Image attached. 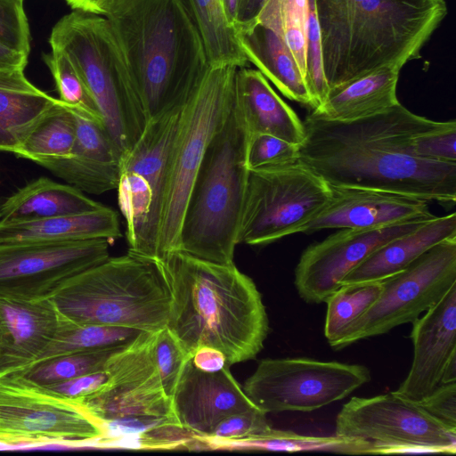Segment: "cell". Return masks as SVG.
Instances as JSON below:
<instances>
[{
    "instance_id": "6da1fadb",
    "label": "cell",
    "mask_w": 456,
    "mask_h": 456,
    "mask_svg": "<svg viewBox=\"0 0 456 456\" xmlns=\"http://www.w3.org/2000/svg\"><path fill=\"white\" fill-rule=\"evenodd\" d=\"M437 121L400 102L353 121L329 120L312 112L303 121L298 162L334 186L388 191L443 204L456 202V164L418 158L412 142Z\"/></svg>"
},
{
    "instance_id": "7a4b0ae2",
    "label": "cell",
    "mask_w": 456,
    "mask_h": 456,
    "mask_svg": "<svg viewBox=\"0 0 456 456\" xmlns=\"http://www.w3.org/2000/svg\"><path fill=\"white\" fill-rule=\"evenodd\" d=\"M171 294L167 327L191 357L201 346L222 351L231 366L263 349L269 321L255 282L234 264L174 251L157 261Z\"/></svg>"
},
{
    "instance_id": "3957f363",
    "label": "cell",
    "mask_w": 456,
    "mask_h": 456,
    "mask_svg": "<svg viewBox=\"0 0 456 456\" xmlns=\"http://www.w3.org/2000/svg\"><path fill=\"white\" fill-rule=\"evenodd\" d=\"M329 89L371 71L401 69L445 18L444 0H314Z\"/></svg>"
},
{
    "instance_id": "277c9868",
    "label": "cell",
    "mask_w": 456,
    "mask_h": 456,
    "mask_svg": "<svg viewBox=\"0 0 456 456\" xmlns=\"http://www.w3.org/2000/svg\"><path fill=\"white\" fill-rule=\"evenodd\" d=\"M103 16L120 45L146 123L184 102L209 67L187 0H111Z\"/></svg>"
},
{
    "instance_id": "5b68a950",
    "label": "cell",
    "mask_w": 456,
    "mask_h": 456,
    "mask_svg": "<svg viewBox=\"0 0 456 456\" xmlns=\"http://www.w3.org/2000/svg\"><path fill=\"white\" fill-rule=\"evenodd\" d=\"M49 298L73 322L149 332L167 326L171 305L159 263L129 252L72 276Z\"/></svg>"
},
{
    "instance_id": "8992f818",
    "label": "cell",
    "mask_w": 456,
    "mask_h": 456,
    "mask_svg": "<svg viewBox=\"0 0 456 456\" xmlns=\"http://www.w3.org/2000/svg\"><path fill=\"white\" fill-rule=\"evenodd\" d=\"M248 134L235 107L209 143L185 210L178 251L233 264L248 170ZM177 251V250H176Z\"/></svg>"
},
{
    "instance_id": "52a82bcc",
    "label": "cell",
    "mask_w": 456,
    "mask_h": 456,
    "mask_svg": "<svg viewBox=\"0 0 456 456\" xmlns=\"http://www.w3.org/2000/svg\"><path fill=\"white\" fill-rule=\"evenodd\" d=\"M49 44L77 68L122 158L138 139L146 119L110 21L103 15L72 10L53 27Z\"/></svg>"
},
{
    "instance_id": "ba28073f",
    "label": "cell",
    "mask_w": 456,
    "mask_h": 456,
    "mask_svg": "<svg viewBox=\"0 0 456 456\" xmlns=\"http://www.w3.org/2000/svg\"><path fill=\"white\" fill-rule=\"evenodd\" d=\"M238 68L209 66L182 106L167 167L156 261L178 250L198 171L209 143L234 105Z\"/></svg>"
},
{
    "instance_id": "9c48e42d",
    "label": "cell",
    "mask_w": 456,
    "mask_h": 456,
    "mask_svg": "<svg viewBox=\"0 0 456 456\" xmlns=\"http://www.w3.org/2000/svg\"><path fill=\"white\" fill-rule=\"evenodd\" d=\"M183 103L148 120L120 159L118 202L126 224L128 252L152 260L158 255L167 167Z\"/></svg>"
},
{
    "instance_id": "30bf717a",
    "label": "cell",
    "mask_w": 456,
    "mask_h": 456,
    "mask_svg": "<svg viewBox=\"0 0 456 456\" xmlns=\"http://www.w3.org/2000/svg\"><path fill=\"white\" fill-rule=\"evenodd\" d=\"M330 197V185L299 162L272 170H248L238 243L265 245L301 232Z\"/></svg>"
},
{
    "instance_id": "8fae6325",
    "label": "cell",
    "mask_w": 456,
    "mask_h": 456,
    "mask_svg": "<svg viewBox=\"0 0 456 456\" xmlns=\"http://www.w3.org/2000/svg\"><path fill=\"white\" fill-rule=\"evenodd\" d=\"M102 435L77 402L20 371H0V444H95Z\"/></svg>"
},
{
    "instance_id": "7c38bea8",
    "label": "cell",
    "mask_w": 456,
    "mask_h": 456,
    "mask_svg": "<svg viewBox=\"0 0 456 456\" xmlns=\"http://www.w3.org/2000/svg\"><path fill=\"white\" fill-rule=\"evenodd\" d=\"M335 435L366 441L374 454L456 452V429L394 392L352 397L337 415Z\"/></svg>"
},
{
    "instance_id": "4fadbf2b",
    "label": "cell",
    "mask_w": 456,
    "mask_h": 456,
    "mask_svg": "<svg viewBox=\"0 0 456 456\" xmlns=\"http://www.w3.org/2000/svg\"><path fill=\"white\" fill-rule=\"evenodd\" d=\"M382 290L369 310L330 346L342 349L411 323L456 284V237L429 248L403 271L382 281Z\"/></svg>"
},
{
    "instance_id": "5bb4252c",
    "label": "cell",
    "mask_w": 456,
    "mask_h": 456,
    "mask_svg": "<svg viewBox=\"0 0 456 456\" xmlns=\"http://www.w3.org/2000/svg\"><path fill=\"white\" fill-rule=\"evenodd\" d=\"M370 379V370L362 364L267 358L259 362L242 388L266 414L308 412L346 398Z\"/></svg>"
},
{
    "instance_id": "9a60e30c",
    "label": "cell",
    "mask_w": 456,
    "mask_h": 456,
    "mask_svg": "<svg viewBox=\"0 0 456 456\" xmlns=\"http://www.w3.org/2000/svg\"><path fill=\"white\" fill-rule=\"evenodd\" d=\"M109 240L0 244V297L48 298L68 279L109 256Z\"/></svg>"
},
{
    "instance_id": "2e32d148",
    "label": "cell",
    "mask_w": 456,
    "mask_h": 456,
    "mask_svg": "<svg viewBox=\"0 0 456 456\" xmlns=\"http://www.w3.org/2000/svg\"><path fill=\"white\" fill-rule=\"evenodd\" d=\"M434 215L379 228H343L302 253L295 287L307 303L319 304L335 292L345 276L381 245L409 232Z\"/></svg>"
},
{
    "instance_id": "e0dca14e",
    "label": "cell",
    "mask_w": 456,
    "mask_h": 456,
    "mask_svg": "<svg viewBox=\"0 0 456 456\" xmlns=\"http://www.w3.org/2000/svg\"><path fill=\"white\" fill-rule=\"evenodd\" d=\"M174 412L183 428L206 437L225 417L257 408L233 378L230 366L216 372L186 362L171 396Z\"/></svg>"
},
{
    "instance_id": "ac0fdd59",
    "label": "cell",
    "mask_w": 456,
    "mask_h": 456,
    "mask_svg": "<svg viewBox=\"0 0 456 456\" xmlns=\"http://www.w3.org/2000/svg\"><path fill=\"white\" fill-rule=\"evenodd\" d=\"M330 189L328 203L301 232L379 228L433 215L428 200L418 197L361 187L330 185Z\"/></svg>"
},
{
    "instance_id": "d6986e66",
    "label": "cell",
    "mask_w": 456,
    "mask_h": 456,
    "mask_svg": "<svg viewBox=\"0 0 456 456\" xmlns=\"http://www.w3.org/2000/svg\"><path fill=\"white\" fill-rule=\"evenodd\" d=\"M412 324L413 360L395 394L419 403L438 386L445 363L456 354V284Z\"/></svg>"
},
{
    "instance_id": "ffe728a7",
    "label": "cell",
    "mask_w": 456,
    "mask_h": 456,
    "mask_svg": "<svg viewBox=\"0 0 456 456\" xmlns=\"http://www.w3.org/2000/svg\"><path fill=\"white\" fill-rule=\"evenodd\" d=\"M68 107L76 126L72 150L67 158L43 167L90 194L117 189L121 158L102 123L80 109Z\"/></svg>"
},
{
    "instance_id": "44dd1931",
    "label": "cell",
    "mask_w": 456,
    "mask_h": 456,
    "mask_svg": "<svg viewBox=\"0 0 456 456\" xmlns=\"http://www.w3.org/2000/svg\"><path fill=\"white\" fill-rule=\"evenodd\" d=\"M62 320L49 297H0V371L23 373L53 341Z\"/></svg>"
},
{
    "instance_id": "7402d4cb",
    "label": "cell",
    "mask_w": 456,
    "mask_h": 456,
    "mask_svg": "<svg viewBox=\"0 0 456 456\" xmlns=\"http://www.w3.org/2000/svg\"><path fill=\"white\" fill-rule=\"evenodd\" d=\"M234 103L248 136L267 134L296 145L303 142V121L259 70L238 68Z\"/></svg>"
},
{
    "instance_id": "603a6c76",
    "label": "cell",
    "mask_w": 456,
    "mask_h": 456,
    "mask_svg": "<svg viewBox=\"0 0 456 456\" xmlns=\"http://www.w3.org/2000/svg\"><path fill=\"white\" fill-rule=\"evenodd\" d=\"M456 237V214L434 216L381 245L350 271L341 285L380 281L411 265L436 243Z\"/></svg>"
},
{
    "instance_id": "cb8c5ba5",
    "label": "cell",
    "mask_w": 456,
    "mask_h": 456,
    "mask_svg": "<svg viewBox=\"0 0 456 456\" xmlns=\"http://www.w3.org/2000/svg\"><path fill=\"white\" fill-rule=\"evenodd\" d=\"M58 102L33 85L24 69H0V151L14 154Z\"/></svg>"
},
{
    "instance_id": "d4e9b609",
    "label": "cell",
    "mask_w": 456,
    "mask_h": 456,
    "mask_svg": "<svg viewBox=\"0 0 456 456\" xmlns=\"http://www.w3.org/2000/svg\"><path fill=\"white\" fill-rule=\"evenodd\" d=\"M121 236L117 212L102 208L72 215L25 221L1 222L0 244L20 242H69Z\"/></svg>"
},
{
    "instance_id": "484cf974",
    "label": "cell",
    "mask_w": 456,
    "mask_h": 456,
    "mask_svg": "<svg viewBox=\"0 0 456 456\" xmlns=\"http://www.w3.org/2000/svg\"><path fill=\"white\" fill-rule=\"evenodd\" d=\"M400 70L383 68L331 87L312 113L335 121H353L382 113L399 103L396 86Z\"/></svg>"
},
{
    "instance_id": "4316f807",
    "label": "cell",
    "mask_w": 456,
    "mask_h": 456,
    "mask_svg": "<svg viewBox=\"0 0 456 456\" xmlns=\"http://www.w3.org/2000/svg\"><path fill=\"white\" fill-rule=\"evenodd\" d=\"M237 34L248 62L254 64L288 99L314 109L304 75L279 34L258 22L238 30Z\"/></svg>"
},
{
    "instance_id": "83f0119b",
    "label": "cell",
    "mask_w": 456,
    "mask_h": 456,
    "mask_svg": "<svg viewBox=\"0 0 456 456\" xmlns=\"http://www.w3.org/2000/svg\"><path fill=\"white\" fill-rule=\"evenodd\" d=\"M103 205L82 191L41 176L17 190L0 205L1 222H25L93 211Z\"/></svg>"
},
{
    "instance_id": "f1b7e54d",
    "label": "cell",
    "mask_w": 456,
    "mask_h": 456,
    "mask_svg": "<svg viewBox=\"0 0 456 456\" xmlns=\"http://www.w3.org/2000/svg\"><path fill=\"white\" fill-rule=\"evenodd\" d=\"M98 422L133 417H176L159 380L106 386L77 402Z\"/></svg>"
},
{
    "instance_id": "f546056e",
    "label": "cell",
    "mask_w": 456,
    "mask_h": 456,
    "mask_svg": "<svg viewBox=\"0 0 456 456\" xmlns=\"http://www.w3.org/2000/svg\"><path fill=\"white\" fill-rule=\"evenodd\" d=\"M103 435L95 443L105 447L172 450L197 447L192 433L176 417H133L99 422Z\"/></svg>"
},
{
    "instance_id": "4dcf8cb0",
    "label": "cell",
    "mask_w": 456,
    "mask_h": 456,
    "mask_svg": "<svg viewBox=\"0 0 456 456\" xmlns=\"http://www.w3.org/2000/svg\"><path fill=\"white\" fill-rule=\"evenodd\" d=\"M209 449L278 451V452H326L351 455H374L373 448L366 441L338 436H304L293 431H268L243 439L213 444Z\"/></svg>"
},
{
    "instance_id": "1f68e13d",
    "label": "cell",
    "mask_w": 456,
    "mask_h": 456,
    "mask_svg": "<svg viewBox=\"0 0 456 456\" xmlns=\"http://www.w3.org/2000/svg\"><path fill=\"white\" fill-rule=\"evenodd\" d=\"M209 66L245 67L248 63L222 0H187Z\"/></svg>"
},
{
    "instance_id": "d6a6232c",
    "label": "cell",
    "mask_w": 456,
    "mask_h": 456,
    "mask_svg": "<svg viewBox=\"0 0 456 456\" xmlns=\"http://www.w3.org/2000/svg\"><path fill=\"white\" fill-rule=\"evenodd\" d=\"M76 137L75 119L61 101L55 104L14 153L40 166L67 158Z\"/></svg>"
},
{
    "instance_id": "836d02e7",
    "label": "cell",
    "mask_w": 456,
    "mask_h": 456,
    "mask_svg": "<svg viewBox=\"0 0 456 456\" xmlns=\"http://www.w3.org/2000/svg\"><path fill=\"white\" fill-rule=\"evenodd\" d=\"M142 332L130 328L77 323L63 317L53 341L28 368L66 354L118 349L129 344Z\"/></svg>"
},
{
    "instance_id": "e575fe53",
    "label": "cell",
    "mask_w": 456,
    "mask_h": 456,
    "mask_svg": "<svg viewBox=\"0 0 456 456\" xmlns=\"http://www.w3.org/2000/svg\"><path fill=\"white\" fill-rule=\"evenodd\" d=\"M256 22L284 39L305 79L308 0H267Z\"/></svg>"
},
{
    "instance_id": "d590c367",
    "label": "cell",
    "mask_w": 456,
    "mask_h": 456,
    "mask_svg": "<svg viewBox=\"0 0 456 456\" xmlns=\"http://www.w3.org/2000/svg\"><path fill=\"white\" fill-rule=\"evenodd\" d=\"M382 290L381 281L341 285L327 299L324 335L330 344L375 303Z\"/></svg>"
},
{
    "instance_id": "8d00e7d4",
    "label": "cell",
    "mask_w": 456,
    "mask_h": 456,
    "mask_svg": "<svg viewBox=\"0 0 456 456\" xmlns=\"http://www.w3.org/2000/svg\"><path fill=\"white\" fill-rule=\"evenodd\" d=\"M116 350L83 351L52 357L33 365L23 374L30 380L48 387L87 373L104 370L108 358Z\"/></svg>"
},
{
    "instance_id": "74e56055",
    "label": "cell",
    "mask_w": 456,
    "mask_h": 456,
    "mask_svg": "<svg viewBox=\"0 0 456 456\" xmlns=\"http://www.w3.org/2000/svg\"><path fill=\"white\" fill-rule=\"evenodd\" d=\"M43 61L53 76L59 100L84 110L102 123L89 89L69 58L60 50L51 49L50 53L43 54Z\"/></svg>"
},
{
    "instance_id": "f35d334b",
    "label": "cell",
    "mask_w": 456,
    "mask_h": 456,
    "mask_svg": "<svg viewBox=\"0 0 456 456\" xmlns=\"http://www.w3.org/2000/svg\"><path fill=\"white\" fill-rule=\"evenodd\" d=\"M245 161L250 171L289 167L298 162V145L267 134L248 135Z\"/></svg>"
},
{
    "instance_id": "ab89813d",
    "label": "cell",
    "mask_w": 456,
    "mask_h": 456,
    "mask_svg": "<svg viewBox=\"0 0 456 456\" xmlns=\"http://www.w3.org/2000/svg\"><path fill=\"white\" fill-rule=\"evenodd\" d=\"M152 354L163 388L171 397L183 367L191 357L167 326L154 332Z\"/></svg>"
},
{
    "instance_id": "60d3db41",
    "label": "cell",
    "mask_w": 456,
    "mask_h": 456,
    "mask_svg": "<svg viewBox=\"0 0 456 456\" xmlns=\"http://www.w3.org/2000/svg\"><path fill=\"white\" fill-rule=\"evenodd\" d=\"M272 428L266 413L258 408L236 412L223 419L206 437L195 436L198 447L261 435Z\"/></svg>"
},
{
    "instance_id": "b9f144b4",
    "label": "cell",
    "mask_w": 456,
    "mask_h": 456,
    "mask_svg": "<svg viewBox=\"0 0 456 456\" xmlns=\"http://www.w3.org/2000/svg\"><path fill=\"white\" fill-rule=\"evenodd\" d=\"M412 151L418 158L456 164V121L437 124L414 137Z\"/></svg>"
},
{
    "instance_id": "7bdbcfd3",
    "label": "cell",
    "mask_w": 456,
    "mask_h": 456,
    "mask_svg": "<svg viewBox=\"0 0 456 456\" xmlns=\"http://www.w3.org/2000/svg\"><path fill=\"white\" fill-rule=\"evenodd\" d=\"M0 44L29 55L30 31L23 2L0 0Z\"/></svg>"
},
{
    "instance_id": "ee69618b",
    "label": "cell",
    "mask_w": 456,
    "mask_h": 456,
    "mask_svg": "<svg viewBox=\"0 0 456 456\" xmlns=\"http://www.w3.org/2000/svg\"><path fill=\"white\" fill-rule=\"evenodd\" d=\"M419 403L436 419L456 429V382L438 386Z\"/></svg>"
},
{
    "instance_id": "f6af8a7d",
    "label": "cell",
    "mask_w": 456,
    "mask_h": 456,
    "mask_svg": "<svg viewBox=\"0 0 456 456\" xmlns=\"http://www.w3.org/2000/svg\"><path fill=\"white\" fill-rule=\"evenodd\" d=\"M108 373L102 370L61 381L48 386V387L62 396L78 402L104 388L108 385Z\"/></svg>"
},
{
    "instance_id": "bcb514c9",
    "label": "cell",
    "mask_w": 456,
    "mask_h": 456,
    "mask_svg": "<svg viewBox=\"0 0 456 456\" xmlns=\"http://www.w3.org/2000/svg\"><path fill=\"white\" fill-rule=\"evenodd\" d=\"M191 360L197 369L205 372H216L226 366H230L222 351L208 346L198 347L192 354Z\"/></svg>"
},
{
    "instance_id": "7dc6e473",
    "label": "cell",
    "mask_w": 456,
    "mask_h": 456,
    "mask_svg": "<svg viewBox=\"0 0 456 456\" xmlns=\"http://www.w3.org/2000/svg\"><path fill=\"white\" fill-rule=\"evenodd\" d=\"M267 0H238L235 23L236 31L255 24Z\"/></svg>"
},
{
    "instance_id": "c3c4849f",
    "label": "cell",
    "mask_w": 456,
    "mask_h": 456,
    "mask_svg": "<svg viewBox=\"0 0 456 456\" xmlns=\"http://www.w3.org/2000/svg\"><path fill=\"white\" fill-rule=\"evenodd\" d=\"M28 55L0 44V69H25Z\"/></svg>"
},
{
    "instance_id": "681fc988",
    "label": "cell",
    "mask_w": 456,
    "mask_h": 456,
    "mask_svg": "<svg viewBox=\"0 0 456 456\" xmlns=\"http://www.w3.org/2000/svg\"><path fill=\"white\" fill-rule=\"evenodd\" d=\"M72 10L104 15L111 0H65Z\"/></svg>"
},
{
    "instance_id": "f907efd6",
    "label": "cell",
    "mask_w": 456,
    "mask_h": 456,
    "mask_svg": "<svg viewBox=\"0 0 456 456\" xmlns=\"http://www.w3.org/2000/svg\"><path fill=\"white\" fill-rule=\"evenodd\" d=\"M456 382V354L445 363L441 375L440 385Z\"/></svg>"
},
{
    "instance_id": "816d5d0a",
    "label": "cell",
    "mask_w": 456,
    "mask_h": 456,
    "mask_svg": "<svg viewBox=\"0 0 456 456\" xmlns=\"http://www.w3.org/2000/svg\"><path fill=\"white\" fill-rule=\"evenodd\" d=\"M230 21L235 28L238 0H222Z\"/></svg>"
},
{
    "instance_id": "f5cc1de1",
    "label": "cell",
    "mask_w": 456,
    "mask_h": 456,
    "mask_svg": "<svg viewBox=\"0 0 456 456\" xmlns=\"http://www.w3.org/2000/svg\"><path fill=\"white\" fill-rule=\"evenodd\" d=\"M16 1H21V2H23L24 0H16Z\"/></svg>"
},
{
    "instance_id": "db71d44e",
    "label": "cell",
    "mask_w": 456,
    "mask_h": 456,
    "mask_svg": "<svg viewBox=\"0 0 456 456\" xmlns=\"http://www.w3.org/2000/svg\"><path fill=\"white\" fill-rule=\"evenodd\" d=\"M0 205H1V203H0Z\"/></svg>"
}]
</instances>
